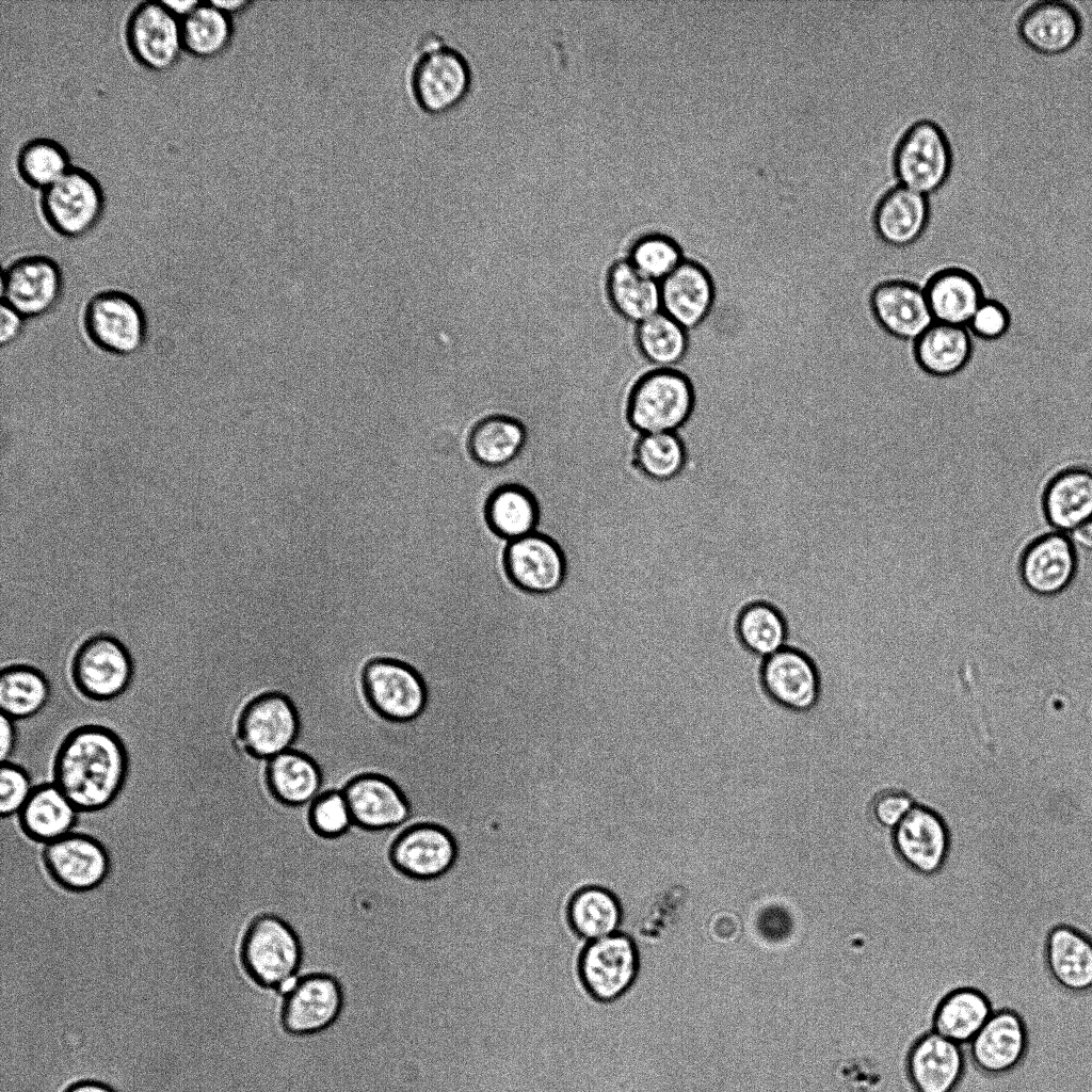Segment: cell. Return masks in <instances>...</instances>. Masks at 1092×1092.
I'll return each mask as SVG.
<instances>
[{"mask_svg": "<svg viewBox=\"0 0 1092 1092\" xmlns=\"http://www.w3.org/2000/svg\"><path fill=\"white\" fill-rule=\"evenodd\" d=\"M299 726L290 700L279 693H269L254 700L243 710L237 737L252 755L270 759L291 749Z\"/></svg>", "mask_w": 1092, "mask_h": 1092, "instance_id": "9a60e30c", "label": "cell"}, {"mask_svg": "<svg viewBox=\"0 0 1092 1092\" xmlns=\"http://www.w3.org/2000/svg\"><path fill=\"white\" fill-rule=\"evenodd\" d=\"M270 786L286 804L303 805L320 796L322 777L316 762L293 750L270 758L268 767Z\"/></svg>", "mask_w": 1092, "mask_h": 1092, "instance_id": "d590c367", "label": "cell"}, {"mask_svg": "<svg viewBox=\"0 0 1092 1092\" xmlns=\"http://www.w3.org/2000/svg\"><path fill=\"white\" fill-rule=\"evenodd\" d=\"M1079 572V555L1069 534L1049 531L1035 537L1018 563L1021 582L1028 592L1051 597L1067 590Z\"/></svg>", "mask_w": 1092, "mask_h": 1092, "instance_id": "7c38bea8", "label": "cell"}, {"mask_svg": "<svg viewBox=\"0 0 1092 1092\" xmlns=\"http://www.w3.org/2000/svg\"><path fill=\"white\" fill-rule=\"evenodd\" d=\"M363 681L370 703L383 717L410 721L423 710L427 690L419 673L407 662L376 657L364 668Z\"/></svg>", "mask_w": 1092, "mask_h": 1092, "instance_id": "8fae6325", "label": "cell"}, {"mask_svg": "<svg viewBox=\"0 0 1092 1092\" xmlns=\"http://www.w3.org/2000/svg\"><path fill=\"white\" fill-rule=\"evenodd\" d=\"M931 218L927 194L897 183L873 207L871 224L879 240L892 250L905 248L925 234Z\"/></svg>", "mask_w": 1092, "mask_h": 1092, "instance_id": "44dd1931", "label": "cell"}, {"mask_svg": "<svg viewBox=\"0 0 1092 1092\" xmlns=\"http://www.w3.org/2000/svg\"><path fill=\"white\" fill-rule=\"evenodd\" d=\"M73 165L65 146L47 136L27 140L15 156V171L19 180L38 193L61 178Z\"/></svg>", "mask_w": 1092, "mask_h": 1092, "instance_id": "74e56055", "label": "cell"}, {"mask_svg": "<svg viewBox=\"0 0 1092 1092\" xmlns=\"http://www.w3.org/2000/svg\"><path fill=\"white\" fill-rule=\"evenodd\" d=\"M133 665L128 651L110 636L84 642L71 663L76 689L91 701L107 702L125 693L131 684Z\"/></svg>", "mask_w": 1092, "mask_h": 1092, "instance_id": "30bf717a", "label": "cell"}, {"mask_svg": "<svg viewBox=\"0 0 1092 1092\" xmlns=\"http://www.w3.org/2000/svg\"><path fill=\"white\" fill-rule=\"evenodd\" d=\"M628 260L645 276L661 282L684 260L680 247L668 235L652 232L639 238Z\"/></svg>", "mask_w": 1092, "mask_h": 1092, "instance_id": "f6af8a7d", "label": "cell"}, {"mask_svg": "<svg viewBox=\"0 0 1092 1092\" xmlns=\"http://www.w3.org/2000/svg\"><path fill=\"white\" fill-rule=\"evenodd\" d=\"M975 1064L991 1074L1014 1069L1027 1049V1033L1021 1017L1010 1011L993 1012L983 1027L967 1043Z\"/></svg>", "mask_w": 1092, "mask_h": 1092, "instance_id": "484cf974", "label": "cell"}, {"mask_svg": "<svg viewBox=\"0 0 1092 1092\" xmlns=\"http://www.w3.org/2000/svg\"><path fill=\"white\" fill-rule=\"evenodd\" d=\"M0 722V758L2 762H5L9 761V758L12 756L15 750L17 733L14 725V720L10 719L4 714H1Z\"/></svg>", "mask_w": 1092, "mask_h": 1092, "instance_id": "816d5d0a", "label": "cell"}, {"mask_svg": "<svg viewBox=\"0 0 1092 1092\" xmlns=\"http://www.w3.org/2000/svg\"><path fill=\"white\" fill-rule=\"evenodd\" d=\"M343 794L353 822L362 828H395L411 815V807L399 787L381 775L368 774L353 780Z\"/></svg>", "mask_w": 1092, "mask_h": 1092, "instance_id": "d4e9b609", "label": "cell"}, {"mask_svg": "<svg viewBox=\"0 0 1092 1092\" xmlns=\"http://www.w3.org/2000/svg\"><path fill=\"white\" fill-rule=\"evenodd\" d=\"M123 33L131 59L149 71L171 70L183 52L180 19L162 0L136 3L126 18Z\"/></svg>", "mask_w": 1092, "mask_h": 1092, "instance_id": "ba28073f", "label": "cell"}, {"mask_svg": "<svg viewBox=\"0 0 1092 1092\" xmlns=\"http://www.w3.org/2000/svg\"><path fill=\"white\" fill-rule=\"evenodd\" d=\"M25 320L20 314L1 303L0 343L2 347L14 342L23 331Z\"/></svg>", "mask_w": 1092, "mask_h": 1092, "instance_id": "f907efd6", "label": "cell"}, {"mask_svg": "<svg viewBox=\"0 0 1092 1092\" xmlns=\"http://www.w3.org/2000/svg\"><path fill=\"white\" fill-rule=\"evenodd\" d=\"M915 805L914 799L905 791L888 788L872 797L869 813L879 826L893 832Z\"/></svg>", "mask_w": 1092, "mask_h": 1092, "instance_id": "681fc988", "label": "cell"}, {"mask_svg": "<svg viewBox=\"0 0 1092 1092\" xmlns=\"http://www.w3.org/2000/svg\"><path fill=\"white\" fill-rule=\"evenodd\" d=\"M638 970L637 947L629 936L620 932L589 942L580 960L585 986L601 1001L623 995L635 982Z\"/></svg>", "mask_w": 1092, "mask_h": 1092, "instance_id": "2e32d148", "label": "cell"}, {"mask_svg": "<svg viewBox=\"0 0 1092 1092\" xmlns=\"http://www.w3.org/2000/svg\"><path fill=\"white\" fill-rule=\"evenodd\" d=\"M180 25L183 52L202 60L221 55L235 35L232 16L212 1H198Z\"/></svg>", "mask_w": 1092, "mask_h": 1092, "instance_id": "e575fe53", "label": "cell"}, {"mask_svg": "<svg viewBox=\"0 0 1092 1092\" xmlns=\"http://www.w3.org/2000/svg\"><path fill=\"white\" fill-rule=\"evenodd\" d=\"M219 9L230 16L241 13L253 3L251 0H211Z\"/></svg>", "mask_w": 1092, "mask_h": 1092, "instance_id": "db71d44e", "label": "cell"}, {"mask_svg": "<svg viewBox=\"0 0 1092 1092\" xmlns=\"http://www.w3.org/2000/svg\"><path fill=\"white\" fill-rule=\"evenodd\" d=\"M507 565L512 579L524 590L551 592L564 577V560L549 539L530 533L511 541Z\"/></svg>", "mask_w": 1092, "mask_h": 1092, "instance_id": "83f0119b", "label": "cell"}, {"mask_svg": "<svg viewBox=\"0 0 1092 1092\" xmlns=\"http://www.w3.org/2000/svg\"><path fill=\"white\" fill-rule=\"evenodd\" d=\"M396 867L416 879H432L445 873L455 860V845L444 829L421 823L403 832L391 849Z\"/></svg>", "mask_w": 1092, "mask_h": 1092, "instance_id": "cb8c5ba5", "label": "cell"}, {"mask_svg": "<svg viewBox=\"0 0 1092 1092\" xmlns=\"http://www.w3.org/2000/svg\"><path fill=\"white\" fill-rule=\"evenodd\" d=\"M404 89L410 101L428 114H441L456 107L471 84L464 55L435 32L416 39L406 62Z\"/></svg>", "mask_w": 1092, "mask_h": 1092, "instance_id": "7a4b0ae2", "label": "cell"}, {"mask_svg": "<svg viewBox=\"0 0 1092 1092\" xmlns=\"http://www.w3.org/2000/svg\"><path fill=\"white\" fill-rule=\"evenodd\" d=\"M893 170L900 181L921 193H933L946 182L952 150L944 128L931 118L909 125L893 150Z\"/></svg>", "mask_w": 1092, "mask_h": 1092, "instance_id": "8992f818", "label": "cell"}, {"mask_svg": "<svg viewBox=\"0 0 1092 1092\" xmlns=\"http://www.w3.org/2000/svg\"><path fill=\"white\" fill-rule=\"evenodd\" d=\"M128 767L126 746L114 730L83 725L70 730L58 746L52 783L80 813L99 812L121 793Z\"/></svg>", "mask_w": 1092, "mask_h": 1092, "instance_id": "6da1fadb", "label": "cell"}, {"mask_svg": "<svg viewBox=\"0 0 1092 1092\" xmlns=\"http://www.w3.org/2000/svg\"><path fill=\"white\" fill-rule=\"evenodd\" d=\"M28 772L19 765L5 761L0 768V815L11 817L20 812L32 790Z\"/></svg>", "mask_w": 1092, "mask_h": 1092, "instance_id": "c3c4849f", "label": "cell"}, {"mask_svg": "<svg viewBox=\"0 0 1092 1092\" xmlns=\"http://www.w3.org/2000/svg\"><path fill=\"white\" fill-rule=\"evenodd\" d=\"M738 629L743 645L758 657L767 658L786 647V625L771 606L756 604L746 608Z\"/></svg>", "mask_w": 1092, "mask_h": 1092, "instance_id": "7bdbcfd3", "label": "cell"}, {"mask_svg": "<svg viewBox=\"0 0 1092 1092\" xmlns=\"http://www.w3.org/2000/svg\"><path fill=\"white\" fill-rule=\"evenodd\" d=\"M49 682L35 668L16 664L0 673L1 714L12 720L29 719L48 703Z\"/></svg>", "mask_w": 1092, "mask_h": 1092, "instance_id": "f35d334b", "label": "cell"}, {"mask_svg": "<svg viewBox=\"0 0 1092 1092\" xmlns=\"http://www.w3.org/2000/svg\"><path fill=\"white\" fill-rule=\"evenodd\" d=\"M2 303L26 319L49 314L60 303L64 278L59 263L42 254L15 258L1 273Z\"/></svg>", "mask_w": 1092, "mask_h": 1092, "instance_id": "9c48e42d", "label": "cell"}, {"mask_svg": "<svg viewBox=\"0 0 1092 1092\" xmlns=\"http://www.w3.org/2000/svg\"><path fill=\"white\" fill-rule=\"evenodd\" d=\"M487 518L497 533L513 541L533 532L537 509L526 489L504 486L491 497Z\"/></svg>", "mask_w": 1092, "mask_h": 1092, "instance_id": "b9f144b4", "label": "cell"}, {"mask_svg": "<svg viewBox=\"0 0 1092 1092\" xmlns=\"http://www.w3.org/2000/svg\"><path fill=\"white\" fill-rule=\"evenodd\" d=\"M86 338L99 350L128 356L144 344L147 322L140 303L121 290H102L92 295L82 312Z\"/></svg>", "mask_w": 1092, "mask_h": 1092, "instance_id": "52a82bcc", "label": "cell"}, {"mask_svg": "<svg viewBox=\"0 0 1092 1092\" xmlns=\"http://www.w3.org/2000/svg\"><path fill=\"white\" fill-rule=\"evenodd\" d=\"M65 1092H115L108 1086L97 1081H81L70 1086Z\"/></svg>", "mask_w": 1092, "mask_h": 1092, "instance_id": "9f6ffc18", "label": "cell"}, {"mask_svg": "<svg viewBox=\"0 0 1092 1092\" xmlns=\"http://www.w3.org/2000/svg\"><path fill=\"white\" fill-rule=\"evenodd\" d=\"M636 340L642 356L656 369L675 367L688 347L687 330L663 311L637 325Z\"/></svg>", "mask_w": 1092, "mask_h": 1092, "instance_id": "ab89813d", "label": "cell"}, {"mask_svg": "<svg viewBox=\"0 0 1092 1092\" xmlns=\"http://www.w3.org/2000/svg\"><path fill=\"white\" fill-rule=\"evenodd\" d=\"M986 997L973 989L950 993L938 1006L933 1030L963 1045L969 1043L992 1015Z\"/></svg>", "mask_w": 1092, "mask_h": 1092, "instance_id": "8d00e7d4", "label": "cell"}, {"mask_svg": "<svg viewBox=\"0 0 1092 1092\" xmlns=\"http://www.w3.org/2000/svg\"><path fill=\"white\" fill-rule=\"evenodd\" d=\"M924 290L934 322L965 327L986 298L978 276L958 266L935 271L924 284Z\"/></svg>", "mask_w": 1092, "mask_h": 1092, "instance_id": "603a6c76", "label": "cell"}, {"mask_svg": "<svg viewBox=\"0 0 1092 1092\" xmlns=\"http://www.w3.org/2000/svg\"><path fill=\"white\" fill-rule=\"evenodd\" d=\"M312 828L324 836H339L353 825V818L341 791H330L317 797L309 812Z\"/></svg>", "mask_w": 1092, "mask_h": 1092, "instance_id": "bcb514c9", "label": "cell"}, {"mask_svg": "<svg viewBox=\"0 0 1092 1092\" xmlns=\"http://www.w3.org/2000/svg\"><path fill=\"white\" fill-rule=\"evenodd\" d=\"M528 436V428L518 419L492 415L480 419L466 437L475 460L488 466H501L519 454Z\"/></svg>", "mask_w": 1092, "mask_h": 1092, "instance_id": "836d02e7", "label": "cell"}, {"mask_svg": "<svg viewBox=\"0 0 1092 1092\" xmlns=\"http://www.w3.org/2000/svg\"><path fill=\"white\" fill-rule=\"evenodd\" d=\"M636 454L640 468L657 480L675 477L686 459L684 446L675 432L641 434Z\"/></svg>", "mask_w": 1092, "mask_h": 1092, "instance_id": "ee69618b", "label": "cell"}, {"mask_svg": "<svg viewBox=\"0 0 1092 1092\" xmlns=\"http://www.w3.org/2000/svg\"><path fill=\"white\" fill-rule=\"evenodd\" d=\"M1041 508L1054 531L1066 534L1092 519V468L1072 465L1055 473L1042 493Z\"/></svg>", "mask_w": 1092, "mask_h": 1092, "instance_id": "7402d4cb", "label": "cell"}, {"mask_svg": "<svg viewBox=\"0 0 1092 1092\" xmlns=\"http://www.w3.org/2000/svg\"><path fill=\"white\" fill-rule=\"evenodd\" d=\"M899 857L922 874L936 873L950 850V833L944 819L933 809L916 804L893 831Z\"/></svg>", "mask_w": 1092, "mask_h": 1092, "instance_id": "ffe728a7", "label": "cell"}, {"mask_svg": "<svg viewBox=\"0 0 1092 1092\" xmlns=\"http://www.w3.org/2000/svg\"><path fill=\"white\" fill-rule=\"evenodd\" d=\"M1047 963L1063 987L1073 992L1092 987V941L1079 931L1055 928L1047 941Z\"/></svg>", "mask_w": 1092, "mask_h": 1092, "instance_id": "d6a6232c", "label": "cell"}, {"mask_svg": "<svg viewBox=\"0 0 1092 1092\" xmlns=\"http://www.w3.org/2000/svg\"><path fill=\"white\" fill-rule=\"evenodd\" d=\"M693 406L692 387L674 369L651 368L635 384L627 404V420L641 434L676 432Z\"/></svg>", "mask_w": 1092, "mask_h": 1092, "instance_id": "5b68a950", "label": "cell"}, {"mask_svg": "<svg viewBox=\"0 0 1092 1092\" xmlns=\"http://www.w3.org/2000/svg\"><path fill=\"white\" fill-rule=\"evenodd\" d=\"M662 311L686 330L701 324L713 304V287L698 264L682 260L660 282Z\"/></svg>", "mask_w": 1092, "mask_h": 1092, "instance_id": "f1b7e54d", "label": "cell"}, {"mask_svg": "<svg viewBox=\"0 0 1092 1092\" xmlns=\"http://www.w3.org/2000/svg\"><path fill=\"white\" fill-rule=\"evenodd\" d=\"M342 1009L340 983L326 974H308L285 994L283 1024L292 1034L311 1035L332 1027Z\"/></svg>", "mask_w": 1092, "mask_h": 1092, "instance_id": "e0dca14e", "label": "cell"}, {"mask_svg": "<svg viewBox=\"0 0 1092 1092\" xmlns=\"http://www.w3.org/2000/svg\"><path fill=\"white\" fill-rule=\"evenodd\" d=\"M760 678L768 696L790 711L808 712L818 703L820 677L814 662L801 652L784 647L767 657Z\"/></svg>", "mask_w": 1092, "mask_h": 1092, "instance_id": "ac0fdd59", "label": "cell"}, {"mask_svg": "<svg viewBox=\"0 0 1092 1092\" xmlns=\"http://www.w3.org/2000/svg\"><path fill=\"white\" fill-rule=\"evenodd\" d=\"M569 917L578 934L592 942L619 931L622 911L611 893L599 887H589L573 898Z\"/></svg>", "mask_w": 1092, "mask_h": 1092, "instance_id": "60d3db41", "label": "cell"}, {"mask_svg": "<svg viewBox=\"0 0 1092 1092\" xmlns=\"http://www.w3.org/2000/svg\"><path fill=\"white\" fill-rule=\"evenodd\" d=\"M303 951L292 927L275 915L256 918L241 947L242 964L259 985L284 995L299 980Z\"/></svg>", "mask_w": 1092, "mask_h": 1092, "instance_id": "3957f363", "label": "cell"}, {"mask_svg": "<svg viewBox=\"0 0 1092 1092\" xmlns=\"http://www.w3.org/2000/svg\"><path fill=\"white\" fill-rule=\"evenodd\" d=\"M79 813L54 783H43L33 788L18 822L28 838L46 845L71 833Z\"/></svg>", "mask_w": 1092, "mask_h": 1092, "instance_id": "4dcf8cb0", "label": "cell"}, {"mask_svg": "<svg viewBox=\"0 0 1092 1092\" xmlns=\"http://www.w3.org/2000/svg\"><path fill=\"white\" fill-rule=\"evenodd\" d=\"M42 860L50 878L62 888L75 893L98 887L110 871L105 846L83 833L71 832L46 844Z\"/></svg>", "mask_w": 1092, "mask_h": 1092, "instance_id": "4fadbf2b", "label": "cell"}, {"mask_svg": "<svg viewBox=\"0 0 1092 1092\" xmlns=\"http://www.w3.org/2000/svg\"><path fill=\"white\" fill-rule=\"evenodd\" d=\"M1017 33L1033 51L1046 55L1070 51L1082 34L1077 6L1065 0L1031 2L1017 18Z\"/></svg>", "mask_w": 1092, "mask_h": 1092, "instance_id": "d6986e66", "label": "cell"}, {"mask_svg": "<svg viewBox=\"0 0 1092 1092\" xmlns=\"http://www.w3.org/2000/svg\"><path fill=\"white\" fill-rule=\"evenodd\" d=\"M1069 536L1078 552L1092 555V519L1078 526Z\"/></svg>", "mask_w": 1092, "mask_h": 1092, "instance_id": "f5cc1de1", "label": "cell"}, {"mask_svg": "<svg viewBox=\"0 0 1092 1092\" xmlns=\"http://www.w3.org/2000/svg\"><path fill=\"white\" fill-rule=\"evenodd\" d=\"M894 558H895V555H894ZM893 571H894V563H893ZM892 583H893V575H892ZM890 598H892V588H890ZM889 613H890V604H889ZM888 617H889V614H888ZM888 617L886 620V623L888 621Z\"/></svg>", "mask_w": 1092, "mask_h": 1092, "instance_id": "6f0895ef", "label": "cell"}, {"mask_svg": "<svg viewBox=\"0 0 1092 1092\" xmlns=\"http://www.w3.org/2000/svg\"><path fill=\"white\" fill-rule=\"evenodd\" d=\"M166 7L180 20L186 17L197 4L196 0L166 1L162 0Z\"/></svg>", "mask_w": 1092, "mask_h": 1092, "instance_id": "11a10c76", "label": "cell"}, {"mask_svg": "<svg viewBox=\"0 0 1092 1092\" xmlns=\"http://www.w3.org/2000/svg\"><path fill=\"white\" fill-rule=\"evenodd\" d=\"M870 305L880 328L895 341L913 342L934 322L924 286L895 274L877 284Z\"/></svg>", "mask_w": 1092, "mask_h": 1092, "instance_id": "5bb4252c", "label": "cell"}, {"mask_svg": "<svg viewBox=\"0 0 1092 1092\" xmlns=\"http://www.w3.org/2000/svg\"><path fill=\"white\" fill-rule=\"evenodd\" d=\"M1012 324L1009 308L996 299L985 298L967 324L973 337L995 341L1006 336Z\"/></svg>", "mask_w": 1092, "mask_h": 1092, "instance_id": "7dc6e473", "label": "cell"}, {"mask_svg": "<svg viewBox=\"0 0 1092 1092\" xmlns=\"http://www.w3.org/2000/svg\"><path fill=\"white\" fill-rule=\"evenodd\" d=\"M607 291L615 310L638 324L662 311L660 283L642 274L628 259L610 268Z\"/></svg>", "mask_w": 1092, "mask_h": 1092, "instance_id": "1f68e13d", "label": "cell"}, {"mask_svg": "<svg viewBox=\"0 0 1092 1092\" xmlns=\"http://www.w3.org/2000/svg\"><path fill=\"white\" fill-rule=\"evenodd\" d=\"M908 1070L917 1092H953L964 1071L962 1045L932 1031L912 1048Z\"/></svg>", "mask_w": 1092, "mask_h": 1092, "instance_id": "4316f807", "label": "cell"}, {"mask_svg": "<svg viewBox=\"0 0 1092 1092\" xmlns=\"http://www.w3.org/2000/svg\"><path fill=\"white\" fill-rule=\"evenodd\" d=\"M973 352V336L965 326L933 322L913 341L916 365L933 378L958 374L968 365Z\"/></svg>", "mask_w": 1092, "mask_h": 1092, "instance_id": "f546056e", "label": "cell"}, {"mask_svg": "<svg viewBox=\"0 0 1092 1092\" xmlns=\"http://www.w3.org/2000/svg\"><path fill=\"white\" fill-rule=\"evenodd\" d=\"M37 207L44 224L65 239L89 235L101 221L106 194L89 170L73 165L61 178L38 193Z\"/></svg>", "mask_w": 1092, "mask_h": 1092, "instance_id": "277c9868", "label": "cell"}]
</instances>
